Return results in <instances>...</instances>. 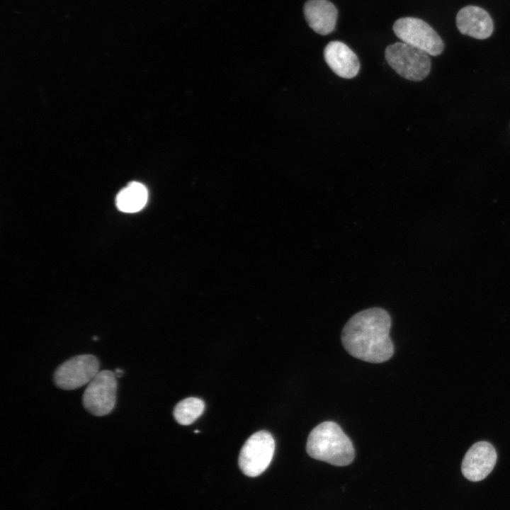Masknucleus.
<instances>
[{"label": "nucleus", "mask_w": 510, "mask_h": 510, "mask_svg": "<svg viewBox=\"0 0 510 510\" xmlns=\"http://www.w3.org/2000/svg\"><path fill=\"white\" fill-rule=\"evenodd\" d=\"M392 319L381 307H370L353 315L342 329L344 348L356 358L369 363H382L394 354L390 337Z\"/></svg>", "instance_id": "obj_1"}, {"label": "nucleus", "mask_w": 510, "mask_h": 510, "mask_svg": "<svg viewBox=\"0 0 510 510\" xmlns=\"http://www.w3.org/2000/svg\"><path fill=\"white\" fill-rule=\"evenodd\" d=\"M306 450L311 458L336 466L348 465L355 457L351 439L332 421H324L310 431Z\"/></svg>", "instance_id": "obj_2"}, {"label": "nucleus", "mask_w": 510, "mask_h": 510, "mask_svg": "<svg viewBox=\"0 0 510 510\" xmlns=\"http://www.w3.org/2000/svg\"><path fill=\"white\" fill-rule=\"evenodd\" d=\"M388 64L403 78L419 81L431 71V59L424 51L403 42L388 45L385 51Z\"/></svg>", "instance_id": "obj_3"}, {"label": "nucleus", "mask_w": 510, "mask_h": 510, "mask_svg": "<svg viewBox=\"0 0 510 510\" xmlns=\"http://www.w3.org/2000/svg\"><path fill=\"white\" fill-rule=\"evenodd\" d=\"M395 35L402 42L421 50L431 56L442 53L444 43L427 23L414 17L397 19L393 25Z\"/></svg>", "instance_id": "obj_4"}, {"label": "nucleus", "mask_w": 510, "mask_h": 510, "mask_svg": "<svg viewBox=\"0 0 510 510\" xmlns=\"http://www.w3.org/2000/svg\"><path fill=\"white\" fill-rule=\"evenodd\" d=\"M117 386L115 373L108 370L99 371L84 392V408L96 416L110 414L115 406Z\"/></svg>", "instance_id": "obj_5"}, {"label": "nucleus", "mask_w": 510, "mask_h": 510, "mask_svg": "<svg viewBox=\"0 0 510 510\" xmlns=\"http://www.w3.org/2000/svg\"><path fill=\"white\" fill-rule=\"evenodd\" d=\"M275 451L272 435L266 431L252 434L242 446L239 455V466L249 477H257L269 466Z\"/></svg>", "instance_id": "obj_6"}, {"label": "nucleus", "mask_w": 510, "mask_h": 510, "mask_svg": "<svg viewBox=\"0 0 510 510\" xmlns=\"http://www.w3.org/2000/svg\"><path fill=\"white\" fill-rule=\"evenodd\" d=\"M100 362L91 354L73 356L62 363L53 373L55 386L64 390L78 389L89 384L99 372Z\"/></svg>", "instance_id": "obj_7"}, {"label": "nucleus", "mask_w": 510, "mask_h": 510, "mask_svg": "<svg viewBox=\"0 0 510 510\" xmlns=\"http://www.w3.org/2000/svg\"><path fill=\"white\" fill-rule=\"evenodd\" d=\"M497 459L496 450L490 443L477 442L469 448L463 459V475L472 482L482 480L492 472Z\"/></svg>", "instance_id": "obj_8"}, {"label": "nucleus", "mask_w": 510, "mask_h": 510, "mask_svg": "<svg viewBox=\"0 0 510 510\" xmlns=\"http://www.w3.org/2000/svg\"><path fill=\"white\" fill-rule=\"evenodd\" d=\"M324 60L330 69L344 79L355 77L360 69L356 54L345 43L334 40L329 42L324 50Z\"/></svg>", "instance_id": "obj_9"}, {"label": "nucleus", "mask_w": 510, "mask_h": 510, "mask_svg": "<svg viewBox=\"0 0 510 510\" xmlns=\"http://www.w3.org/2000/svg\"><path fill=\"white\" fill-rule=\"evenodd\" d=\"M456 25L462 34L480 40L489 38L494 30L490 15L476 6L462 8L456 16Z\"/></svg>", "instance_id": "obj_10"}, {"label": "nucleus", "mask_w": 510, "mask_h": 510, "mask_svg": "<svg viewBox=\"0 0 510 510\" xmlns=\"http://www.w3.org/2000/svg\"><path fill=\"white\" fill-rule=\"evenodd\" d=\"M305 20L317 33L328 35L335 28L338 16L336 6L327 0H308L303 8Z\"/></svg>", "instance_id": "obj_11"}, {"label": "nucleus", "mask_w": 510, "mask_h": 510, "mask_svg": "<svg viewBox=\"0 0 510 510\" xmlns=\"http://www.w3.org/2000/svg\"><path fill=\"white\" fill-rule=\"evenodd\" d=\"M147 200V191L139 182H131L122 189L116 197L118 208L125 212H135L140 210Z\"/></svg>", "instance_id": "obj_12"}, {"label": "nucleus", "mask_w": 510, "mask_h": 510, "mask_svg": "<svg viewBox=\"0 0 510 510\" xmlns=\"http://www.w3.org/2000/svg\"><path fill=\"white\" fill-rule=\"evenodd\" d=\"M205 410V402L198 397H188L180 401L174 409L176 421L181 425H189L199 418Z\"/></svg>", "instance_id": "obj_13"}, {"label": "nucleus", "mask_w": 510, "mask_h": 510, "mask_svg": "<svg viewBox=\"0 0 510 510\" xmlns=\"http://www.w3.org/2000/svg\"><path fill=\"white\" fill-rule=\"evenodd\" d=\"M97 339H98V337H96V336L93 337L94 341H97Z\"/></svg>", "instance_id": "obj_14"}, {"label": "nucleus", "mask_w": 510, "mask_h": 510, "mask_svg": "<svg viewBox=\"0 0 510 510\" xmlns=\"http://www.w3.org/2000/svg\"><path fill=\"white\" fill-rule=\"evenodd\" d=\"M194 432H195V433H198V432H199V431H198V430H196V431H195Z\"/></svg>", "instance_id": "obj_15"}]
</instances>
